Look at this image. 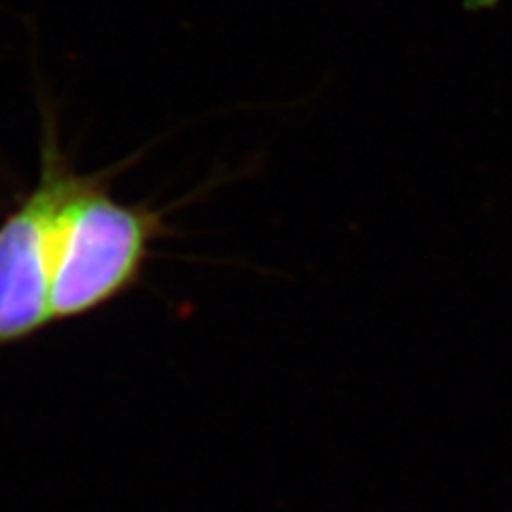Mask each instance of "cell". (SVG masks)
<instances>
[{"mask_svg": "<svg viewBox=\"0 0 512 512\" xmlns=\"http://www.w3.org/2000/svg\"><path fill=\"white\" fill-rule=\"evenodd\" d=\"M118 165L107 171L77 173L64 197L54 231L52 323L94 314L143 282L154 248L178 235L169 216L199 188L171 205L122 203L111 192Z\"/></svg>", "mask_w": 512, "mask_h": 512, "instance_id": "cell-1", "label": "cell"}, {"mask_svg": "<svg viewBox=\"0 0 512 512\" xmlns=\"http://www.w3.org/2000/svg\"><path fill=\"white\" fill-rule=\"evenodd\" d=\"M77 178L54 116L43 118L39 180L0 222V348L52 323V263L58 210Z\"/></svg>", "mask_w": 512, "mask_h": 512, "instance_id": "cell-2", "label": "cell"}]
</instances>
